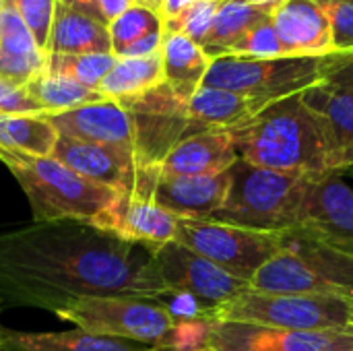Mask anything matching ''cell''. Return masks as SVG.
<instances>
[{"label": "cell", "instance_id": "1", "mask_svg": "<svg viewBox=\"0 0 353 351\" xmlns=\"http://www.w3.org/2000/svg\"><path fill=\"white\" fill-rule=\"evenodd\" d=\"M151 246L126 242L89 221H33L0 234V312L43 308L54 314L85 298L168 294Z\"/></svg>", "mask_w": 353, "mask_h": 351}, {"label": "cell", "instance_id": "2", "mask_svg": "<svg viewBox=\"0 0 353 351\" xmlns=\"http://www.w3.org/2000/svg\"><path fill=\"white\" fill-rule=\"evenodd\" d=\"M302 93L277 99L246 124L228 130L242 161L279 172L333 174L321 122Z\"/></svg>", "mask_w": 353, "mask_h": 351}, {"label": "cell", "instance_id": "3", "mask_svg": "<svg viewBox=\"0 0 353 351\" xmlns=\"http://www.w3.org/2000/svg\"><path fill=\"white\" fill-rule=\"evenodd\" d=\"M228 172L230 192L211 221L265 234L296 230L308 184L316 176L259 168L242 159Z\"/></svg>", "mask_w": 353, "mask_h": 351}, {"label": "cell", "instance_id": "4", "mask_svg": "<svg viewBox=\"0 0 353 351\" xmlns=\"http://www.w3.org/2000/svg\"><path fill=\"white\" fill-rule=\"evenodd\" d=\"M0 161L27 194L33 221H91L120 197V192L79 176L52 155L0 151Z\"/></svg>", "mask_w": 353, "mask_h": 351}, {"label": "cell", "instance_id": "5", "mask_svg": "<svg viewBox=\"0 0 353 351\" xmlns=\"http://www.w3.org/2000/svg\"><path fill=\"white\" fill-rule=\"evenodd\" d=\"M279 238L281 250L259 269L250 290L263 294L339 296L353 302V257L300 230L283 232Z\"/></svg>", "mask_w": 353, "mask_h": 351}, {"label": "cell", "instance_id": "6", "mask_svg": "<svg viewBox=\"0 0 353 351\" xmlns=\"http://www.w3.org/2000/svg\"><path fill=\"white\" fill-rule=\"evenodd\" d=\"M217 321L288 331L353 335V302L339 296L263 294L248 288L217 310Z\"/></svg>", "mask_w": 353, "mask_h": 351}, {"label": "cell", "instance_id": "7", "mask_svg": "<svg viewBox=\"0 0 353 351\" xmlns=\"http://www.w3.org/2000/svg\"><path fill=\"white\" fill-rule=\"evenodd\" d=\"M325 56H217L203 85L219 87L259 99L269 106L277 99L306 91L323 81Z\"/></svg>", "mask_w": 353, "mask_h": 351}, {"label": "cell", "instance_id": "8", "mask_svg": "<svg viewBox=\"0 0 353 351\" xmlns=\"http://www.w3.org/2000/svg\"><path fill=\"white\" fill-rule=\"evenodd\" d=\"M56 317L85 333L149 348H159L174 327V319L157 300L128 296L85 298L58 310Z\"/></svg>", "mask_w": 353, "mask_h": 351}, {"label": "cell", "instance_id": "9", "mask_svg": "<svg viewBox=\"0 0 353 351\" xmlns=\"http://www.w3.org/2000/svg\"><path fill=\"white\" fill-rule=\"evenodd\" d=\"M176 242L250 283L259 269L281 250L279 234H265L211 219L178 217Z\"/></svg>", "mask_w": 353, "mask_h": 351}, {"label": "cell", "instance_id": "10", "mask_svg": "<svg viewBox=\"0 0 353 351\" xmlns=\"http://www.w3.org/2000/svg\"><path fill=\"white\" fill-rule=\"evenodd\" d=\"M134 122V151L139 168H159L172 147L192 134L188 103L182 101L165 83L149 93L120 101Z\"/></svg>", "mask_w": 353, "mask_h": 351}, {"label": "cell", "instance_id": "11", "mask_svg": "<svg viewBox=\"0 0 353 351\" xmlns=\"http://www.w3.org/2000/svg\"><path fill=\"white\" fill-rule=\"evenodd\" d=\"M157 273L168 292H186L219 310L244 294L250 283L223 271L209 259L178 244L176 240L153 250Z\"/></svg>", "mask_w": 353, "mask_h": 351}, {"label": "cell", "instance_id": "12", "mask_svg": "<svg viewBox=\"0 0 353 351\" xmlns=\"http://www.w3.org/2000/svg\"><path fill=\"white\" fill-rule=\"evenodd\" d=\"M296 230L353 257V190L339 174L316 176L308 184Z\"/></svg>", "mask_w": 353, "mask_h": 351}, {"label": "cell", "instance_id": "13", "mask_svg": "<svg viewBox=\"0 0 353 351\" xmlns=\"http://www.w3.org/2000/svg\"><path fill=\"white\" fill-rule=\"evenodd\" d=\"M211 348L217 351H353V335L215 321Z\"/></svg>", "mask_w": 353, "mask_h": 351}, {"label": "cell", "instance_id": "14", "mask_svg": "<svg viewBox=\"0 0 353 351\" xmlns=\"http://www.w3.org/2000/svg\"><path fill=\"white\" fill-rule=\"evenodd\" d=\"M52 157L79 176L95 184H103L120 194L137 190L141 168L137 161V151L132 147L99 145L58 137Z\"/></svg>", "mask_w": 353, "mask_h": 351}, {"label": "cell", "instance_id": "15", "mask_svg": "<svg viewBox=\"0 0 353 351\" xmlns=\"http://www.w3.org/2000/svg\"><path fill=\"white\" fill-rule=\"evenodd\" d=\"M126 242L159 248L176 240L178 217L161 209L153 199L128 192L120 194L105 211L89 221Z\"/></svg>", "mask_w": 353, "mask_h": 351}, {"label": "cell", "instance_id": "16", "mask_svg": "<svg viewBox=\"0 0 353 351\" xmlns=\"http://www.w3.org/2000/svg\"><path fill=\"white\" fill-rule=\"evenodd\" d=\"M43 118L56 128L58 137L134 149V122L120 101L101 99L74 110L43 114Z\"/></svg>", "mask_w": 353, "mask_h": 351}, {"label": "cell", "instance_id": "17", "mask_svg": "<svg viewBox=\"0 0 353 351\" xmlns=\"http://www.w3.org/2000/svg\"><path fill=\"white\" fill-rule=\"evenodd\" d=\"M230 192V172L213 176H168L157 172L151 199L176 217L211 219Z\"/></svg>", "mask_w": 353, "mask_h": 351}, {"label": "cell", "instance_id": "18", "mask_svg": "<svg viewBox=\"0 0 353 351\" xmlns=\"http://www.w3.org/2000/svg\"><path fill=\"white\" fill-rule=\"evenodd\" d=\"M302 97L321 122L333 174H353V93L321 81Z\"/></svg>", "mask_w": 353, "mask_h": 351}, {"label": "cell", "instance_id": "19", "mask_svg": "<svg viewBox=\"0 0 353 351\" xmlns=\"http://www.w3.org/2000/svg\"><path fill=\"white\" fill-rule=\"evenodd\" d=\"M271 23L288 56H329L335 54L331 21L316 0H285Z\"/></svg>", "mask_w": 353, "mask_h": 351}, {"label": "cell", "instance_id": "20", "mask_svg": "<svg viewBox=\"0 0 353 351\" xmlns=\"http://www.w3.org/2000/svg\"><path fill=\"white\" fill-rule=\"evenodd\" d=\"M238 159L232 134L207 128L178 141L159 163V172L168 176H213L228 172Z\"/></svg>", "mask_w": 353, "mask_h": 351}, {"label": "cell", "instance_id": "21", "mask_svg": "<svg viewBox=\"0 0 353 351\" xmlns=\"http://www.w3.org/2000/svg\"><path fill=\"white\" fill-rule=\"evenodd\" d=\"M48 54L39 50L23 19L4 6L0 12V77L17 87H25L46 70Z\"/></svg>", "mask_w": 353, "mask_h": 351}, {"label": "cell", "instance_id": "22", "mask_svg": "<svg viewBox=\"0 0 353 351\" xmlns=\"http://www.w3.org/2000/svg\"><path fill=\"white\" fill-rule=\"evenodd\" d=\"M263 108L265 103L242 93L201 85L188 101V120L192 132L207 128L234 130L252 120Z\"/></svg>", "mask_w": 353, "mask_h": 351}, {"label": "cell", "instance_id": "23", "mask_svg": "<svg viewBox=\"0 0 353 351\" xmlns=\"http://www.w3.org/2000/svg\"><path fill=\"white\" fill-rule=\"evenodd\" d=\"M110 29L97 17L56 4L48 54H110Z\"/></svg>", "mask_w": 353, "mask_h": 351}, {"label": "cell", "instance_id": "24", "mask_svg": "<svg viewBox=\"0 0 353 351\" xmlns=\"http://www.w3.org/2000/svg\"><path fill=\"white\" fill-rule=\"evenodd\" d=\"M161 58L165 85L188 103L203 85L213 58L196 41L182 33H163Z\"/></svg>", "mask_w": 353, "mask_h": 351}, {"label": "cell", "instance_id": "25", "mask_svg": "<svg viewBox=\"0 0 353 351\" xmlns=\"http://www.w3.org/2000/svg\"><path fill=\"white\" fill-rule=\"evenodd\" d=\"M0 351H151V348L85 333L81 329L62 333H17L6 329Z\"/></svg>", "mask_w": 353, "mask_h": 351}, {"label": "cell", "instance_id": "26", "mask_svg": "<svg viewBox=\"0 0 353 351\" xmlns=\"http://www.w3.org/2000/svg\"><path fill=\"white\" fill-rule=\"evenodd\" d=\"M163 83V58L161 52H157L141 58H118L97 91L105 99L128 101L149 93Z\"/></svg>", "mask_w": 353, "mask_h": 351}, {"label": "cell", "instance_id": "27", "mask_svg": "<svg viewBox=\"0 0 353 351\" xmlns=\"http://www.w3.org/2000/svg\"><path fill=\"white\" fill-rule=\"evenodd\" d=\"M58 143L56 128L41 116L0 112V151L50 157Z\"/></svg>", "mask_w": 353, "mask_h": 351}, {"label": "cell", "instance_id": "28", "mask_svg": "<svg viewBox=\"0 0 353 351\" xmlns=\"http://www.w3.org/2000/svg\"><path fill=\"white\" fill-rule=\"evenodd\" d=\"M271 14L263 8H256L252 4L240 2V0H223L221 8L217 10V17L213 21V27L209 35L203 41V50L211 56H228L232 48L261 21L269 19Z\"/></svg>", "mask_w": 353, "mask_h": 351}, {"label": "cell", "instance_id": "29", "mask_svg": "<svg viewBox=\"0 0 353 351\" xmlns=\"http://www.w3.org/2000/svg\"><path fill=\"white\" fill-rule=\"evenodd\" d=\"M25 91L39 103L43 114L66 112V110H74L85 103L105 99L95 89H89V87H85L72 79H66V77L50 74L46 70L39 77H35L31 83H27Z\"/></svg>", "mask_w": 353, "mask_h": 351}, {"label": "cell", "instance_id": "30", "mask_svg": "<svg viewBox=\"0 0 353 351\" xmlns=\"http://www.w3.org/2000/svg\"><path fill=\"white\" fill-rule=\"evenodd\" d=\"M116 56L110 54H48L46 72L72 79L89 89H99L105 74L116 64Z\"/></svg>", "mask_w": 353, "mask_h": 351}, {"label": "cell", "instance_id": "31", "mask_svg": "<svg viewBox=\"0 0 353 351\" xmlns=\"http://www.w3.org/2000/svg\"><path fill=\"white\" fill-rule=\"evenodd\" d=\"M110 37H112V54L120 58L130 46L137 41L163 31V19L159 12L147 8V6H130L126 12H122L116 21L108 25Z\"/></svg>", "mask_w": 353, "mask_h": 351}, {"label": "cell", "instance_id": "32", "mask_svg": "<svg viewBox=\"0 0 353 351\" xmlns=\"http://www.w3.org/2000/svg\"><path fill=\"white\" fill-rule=\"evenodd\" d=\"M223 0H194L178 19L163 23V33H182L203 46Z\"/></svg>", "mask_w": 353, "mask_h": 351}, {"label": "cell", "instance_id": "33", "mask_svg": "<svg viewBox=\"0 0 353 351\" xmlns=\"http://www.w3.org/2000/svg\"><path fill=\"white\" fill-rule=\"evenodd\" d=\"M58 0H6V6H10L25 23L29 33L33 35L35 43L43 54H48V41L54 25Z\"/></svg>", "mask_w": 353, "mask_h": 351}, {"label": "cell", "instance_id": "34", "mask_svg": "<svg viewBox=\"0 0 353 351\" xmlns=\"http://www.w3.org/2000/svg\"><path fill=\"white\" fill-rule=\"evenodd\" d=\"M232 56H250V58H279V56H288L277 31L271 23V17L261 21L256 27H252L230 52ZM228 54V56H230Z\"/></svg>", "mask_w": 353, "mask_h": 351}, {"label": "cell", "instance_id": "35", "mask_svg": "<svg viewBox=\"0 0 353 351\" xmlns=\"http://www.w3.org/2000/svg\"><path fill=\"white\" fill-rule=\"evenodd\" d=\"M215 321H178L157 350L203 351L211 348Z\"/></svg>", "mask_w": 353, "mask_h": 351}, {"label": "cell", "instance_id": "36", "mask_svg": "<svg viewBox=\"0 0 353 351\" xmlns=\"http://www.w3.org/2000/svg\"><path fill=\"white\" fill-rule=\"evenodd\" d=\"M329 21H331V35L333 48L337 54L353 52V0H316Z\"/></svg>", "mask_w": 353, "mask_h": 351}, {"label": "cell", "instance_id": "37", "mask_svg": "<svg viewBox=\"0 0 353 351\" xmlns=\"http://www.w3.org/2000/svg\"><path fill=\"white\" fill-rule=\"evenodd\" d=\"M157 302L168 310V314L178 321H217V310L186 292H168Z\"/></svg>", "mask_w": 353, "mask_h": 351}, {"label": "cell", "instance_id": "38", "mask_svg": "<svg viewBox=\"0 0 353 351\" xmlns=\"http://www.w3.org/2000/svg\"><path fill=\"white\" fill-rule=\"evenodd\" d=\"M0 112L4 114H33L41 116L43 110L39 103L25 91V87H17L0 77Z\"/></svg>", "mask_w": 353, "mask_h": 351}, {"label": "cell", "instance_id": "39", "mask_svg": "<svg viewBox=\"0 0 353 351\" xmlns=\"http://www.w3.org/2000/svg\"><path fill=\"white\" fill-rule=\"evenodd\" d=\"M323 81L353 93V52L325 56Z\"/></svg>", "mask_w": 353, "mask_h": 351}, {"label": "cell", "instance_id": "40", "mask_svg": "<svg viewBox=\"0 0 353 351\" xmlns=\"http://www.w3.org/2000/svg\"><path fill=\"white\" fill-rule=\"evenodd\" d=\"M91 2H93L95 17L99 21H103L105 25H110L112 21H116L130 6H134L132 0H91Z\"/></svg>", "mask_w": 353, "mask_h": 351}, {"label": "cell", "instance_id": "41", "mask_svg": "<svg viewBox=\"0 0 353 351\" xmlns=\"http://www.w3.org/2000/svg\"><path fill=\"white\" fill-rule=\"evenodd\" d=\"M192 2H194V0H163L161 10H159V14H161L163 23H170V21L178 19V17L188 8Z\"/></svg>", "mask_w": 353, "mask_h": 351}, {"label": "cell", "instance_id": "42", "mask_svg": "<svg viewBox=\"0 0 353 351\" xmlns=\"http://www.w3.org/2000/svg\"><path fill=\"white\" fill-rule=\"evenodd\" d=\"M240 2H246V4H252V6H256V8H263L265 12H269V14H273L285 0H240Z\"/></svg>", "mask_w": 353, "mask_h": 351}, {"label": "cell", "instance_id": "43", "mask_svg": "<svg viewBox=\"0 0 353 351\" xmlns=\"http://www.w3.org/2000/svg\"><path fill=\"white\" fill-rule=\"evenodd\" d=\"M58 2L64 4V6H70V8H74V10H83V12H89V14L95 17L93 2H91V0H58Z\"/></svg>", "mask_w": 353, "mask_h": 351}, {"label": "cell", "instance_id": "44", "mask_svg": "<svg viewBox=\"0 0 353 351\" xmlns=\"http://www.w3.org/2000/svg\"><path fill=\"white\" fill-rule=\"evenodd\" d=\"M132 4L147 6V8H151V10L159 12V10H161V4H163V0H132Z\"/></svg>", "mask_w": 353, "mask_h": 351}, {"label": "cell", "instance_id": "45", "mask_svg": "<svg viewBox=\"0 0 353 351\" xmlns=\"http://www.w3.org/2000/svg\"><path fill=\"white\" fill-rule=\"evenodd\" d=\"M4 6H6V0H0V12L4 10Z\"/></svg>", "mask_w": 353, "mask_h": 351}, {"label": "cell", "instance_id": "46", "mask_svg": "<svg viewBox=\"0 0 353 351\" xmlns=\"http://www.w3.org/2000/svg\"><path fill=\"white\" fill-rule=\"evenodd\" d=\"M4 331H6V329H4V327L0 325V341H2V335H4Z\"/></svg>", "mask_w": 353, "mask_h": 351}, {"label": "cell", "instance_id": "47", "mask_svg": "<svg viewBox=\"0 0 353 351\" xmlns=\"http://www.w3.org/2000/svg\"><path fill=\"white\" fill-rule=\"evenodd\" d=\"M203 351H217L215 348H207V350H203Z\"/></svg>", "mask_w": 353, "mask_h": 351}, {"label": "cell", "instance_id": "48", "mask_svg": "<svg viewBox=\"0 0 353 351\" xmlns=\"http://www.w3.org/2000/svg\"><path fill=\"white\" fill-rule=\"evenodd\" d=\"M151 351H165V350H157V348H151Z\"/></svg>", "mask_w": 353, "mask_h": 351}]
</instances>
